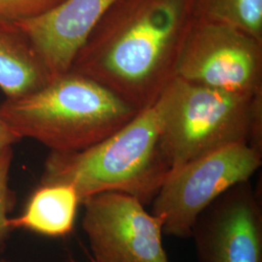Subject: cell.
<instances>
[{
    "mask_svg": "<svg viewBox=\"0 0 262 262\" xmlns=\"http://www.w3.org/2000/svg\"><path fill=\"white\" fill-rule=\"evenodd\" d=\"M66 262H80V261H77V260H74V259H70V260H68V261Z\"/></svg>",
    "mask_w": 262,
    "mask_h": 262,
    "instance_id": "16",
    "label": "cell"
},
{
    "mask_svg": "<svg viewBox=\"0 0 262 262\" xmlns=\"http://www.w3.org/2000/svg\"><path fill=\"white\" fill-rule=\"evenodd\" d=\"M62 0H0V20L19 21L41 15Z\"/></svg>",
    "mask_w": 262,
    "mask_h": 262,
    "instance_id": "14",
    "label": "cell"
},
{
    "mask_svg": "<svg viewBox=\"0 0 262 262\" xmlns=\"http://www.w3.org/2000/svg\"><path fill=\"white\" fill-rule=\"evenodd\" d=\"M152 104L170 171L231 144L262 152V92L231 94L174 77Z\"/></svg>",
    "mask_w": 262,
    "mask_h": 262,
    "instance_id": "4",
    "label": "cell"
},
{
    "mask_svg": "<svg viewBox=\"0 0 262 262\" xmlns=\"http://www.w3.org/2000/svg\"><path fill=\"white\" fill-rule=\"evenodd\" d=\"M49 81L28 36L16 21L0 20V90L6 97L34 91Z\"/></svg>",
    "mask_w": 262,
    "mask_h": 262,
    "instance_id": "11",
    "label": "cell"
},
{
    "mask_svg": "<svg viewBox=\"0 0 262 262\" xmlns=\"http://www.w3.org/2000/svg\"><path fill=\"white\" fill-rule=\"evenodd\" d=\"M13 148L9 147L0 156V247L4 245L10 232L8 214L15 205V191L10 187V172L13 161Z\"/></svg>",
    "mask_w": 262,
    "mask_h": 262,
    "instance_id": "13",
    "label": "cell"
},
{
    "mask_svg": "<svg viewBox=\"0 0 262 262\" xmlns=\"http://www.w3.org/2000/svg\"><path fill=\"white\" fill-rule=\"evenodd\" d=\"M20 140L19 136L0 118V156L7 148Z\"/></svg>",
    "mask_w": 262,
    "mask_h": 262,
    "instance_id": "15",
    "label": "cell"
},
{
    "mask_svg": "<svg viewBox=\"0 0 262 262\" xmlns=\"http://www.w3.org/2000/svg\"><path fill=\"white\" fill-rule=\"evenodd\" d=\"M82 226L94 262H172L162 223L134 196L106 191L85 198Z\"/></svg>",
    "mask_w": 262,
    "mask_h": 262,
    "instance_id": "7",
    "label": "cell"
},
{
    "mask_svg": "<svg viewBox=\"0 0 262 262\" xmlns=\"http://www.w3.org/2000/svg\"><path fill=\"white\" fill-rule=\"evenodd\" d=\"M170 173L160 147V125L151 104L103 140L73 151L51 150L40 185L66 184L81 199L119 191L150 205Z\"/></svg>",
    "mask_w": 262,
    "mask_h": 262,
    "instance_id": "3",
    "label": "cell"
},
{
    "mask_svg": "<svg viewBox=\"0 0 262 262\" xmlns=\"http://www.w3.org/2000/svg\"><path fill=\"white\" fill-rule=\"evenodd\" d=\"M262 164V152L246 143L210 151L170 171L152 199L150 213L163 234L190 238L200 214L236 185L248 182Z\"/></svg>",
    "mask_w": 262,
    "mask_h": 262,
    "instance_id": "5",
    "label": "cell"
},
{
    "mask_svg": "<svg viewBox=\"0 0 262 262\" xmlns=\"http://www.w3.org/2000/svg\"><path fill=\"white\" fill-rule=\"evenodd\" d=\"M197 19L223 23L262 41V0H194Z\"/></svg>",
    "mask_w": 262,
    "mask_h": 262,
    "instance_id": "12",
    "label": "cell"
},
{
    "mask_svg": "<svg viewBox=\"0 0 262 262\" xmlns=\"http://www.w3.org/2000/svg\"><path fill=\"white\" fill-rule=\"evenodd\" d=\"M139 111L102 84L71 70L0 103V118L20 139H33L54 151L93 146Z\"/></svg>",
    "mask_w": 262,
    "mask_h": 262,
    "instance_id": "2",
    "label": "cell"
},
{
    "mask_svg": "<svg viewBox=\"0 0 262 262\" xmlns=\"http://www.w3.org/2000/svg\"><path fill=\"white\" fill-rule=\"evenodd\" d=\"M195 18L194 0H116L77 53L70 70L142 110L175 77Z\"/></svg>",
    "mask_w": 262,
    "mask_h": 262,
    "instance_id": "1",
    "label": "cell"
},
{
    "mask_svg": "<svg viewBox=\"0 0 262 262\" xmlns=\"http://www.w3.org/2000/svg\"><path fill=\"white\" fill-rule=\"evenodd\" d=\"M116 0H62L36 17L16 21L49 80L68 72L77 53Z\"/></svg>",
    "mask_w": 262,
    "mask_h": 262,
    "instance_id": "9",
    "label": "cell"
},
{
    "mask_svg": "<svg viewBox=\"0 0 262 262\" xmlns=\"http://www.w3.org/2000/svg\"><path fill=\"white\" fill-rule=\"evenodd\" d=\"M198 262H262L261 195L250 181L225 191L191 230Z\"/></svg>",
    "mask_w": 262,
    "mask_h": 262,
    "instance_id": "8",
    "label": "cell"
},
{
    "mask_svg": "<svg viewBox=\"0 0 262 262\" xmlns=\"http://www.w3.org/2000/svg\"><path fill=\"white\" fill-rule=\"evenodd\" d=\"M80 204L81 199L70 185H39L24 212L9 219V225L13 230L24 228L48 237H63L72 232Z\"/></svg>",
    "mask_w": 262,
    "mask_h": 262,
    "instance_id": "10",
    "label": "cell"
},
{
    "mask_svg": "<svg viewBox=\"0 0 262 262\" xmlns=\"http://www.w3.org/2000/svg\"><path fill=\"white\" fill-rule=\"evenodd\" d=\"M0 262H9V261H5V260H0Z\"/></svg>",
    "mask_w": 262,
    "mask_h": 262,
    "instance_id": "17",
    "label": "cell"
},
{
    "mask_svg": "<svg viewBox=\"0 0 262 262\" xmlns=\"http://www.w3.org/2000/svg\"><path fill=\"white\" fill-rule=\"evenodd\" d=\"M175 77L231 94L262 92V41L232 26L195 18Z\"/></svg>",
    "mask_w": 262,
    "mask_h": 262,
    "instance_id": "6",
    "label": "cell"
}]
</instances>
